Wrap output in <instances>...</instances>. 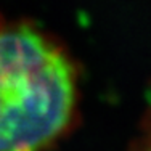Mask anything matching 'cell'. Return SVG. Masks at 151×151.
<instances>
[{"instance_id":"obj_2","label":"cell","mask_w":151,"mask_h":151,"mask_svg":"<svg viewBox=\"0 0 151 151\" xmlns=\"http://www.w3.org/2000/svg\"><path fill=\"white\" fill-rule=\"evenodd\" d=\"M134 151H151V108L146 113L145 119L142 121Z\"/></svg>"},{"instance_id":"obj_1","label":"cell","mask_w":151,"mask_h":151,"mask_svg":"<svg viewBox=\"0 0 151 151\" xmlns=\"http://www.w3.org/2000/svg\"><path fill=\"white\" fill-rule=\"evenodd\" d=\"M77 69L55 39L0 21V151H45L71 129Z\"/></svg>"}]
</instances>
